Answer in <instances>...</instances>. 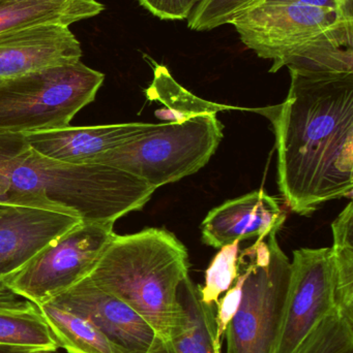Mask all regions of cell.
Returning a JSON list of instances; mask_svg holds the SVG:
<instances>
[{
  "mask_svg": "<svg viewBox=\"0 0 353 353\" xmlns=\"http://www.w3.org/2000/svg\"><path fill=\"white\" fill-rule=\"evenodd\" d=\"M289 72L285 101L260 111L275 130L280 192L292 211L307 216L352 196L353 72Z\"/></svg>",
  "mask_w": 353,
  "mask_h": 353,
  "instance_id": "obj_1",
  "label": "cell"
},
{
  "mask_svg": "<svg viewBox=\"0 0 353 353\" xmlns=\"http://www.w3.org/2000/svg\"><path fill=\"white\" fill-rule=\"evenodd\" d=\"M155 187L103 163H68L29 148L19 157L3 203L50 210L81 223H115L142 209Z\"/></svg>",
  "mask_w": 353,
  "mask_h": 353,
  "instance_id": "obj_2",
  "label": "cell"
},
{
  "mask_svg": "<svg viewBox=\"0 0 353 353\" xmlns=\"http://www.w3.org/2000/svg\"><path fill=\"white\" fill-rule=\"evenodd\" d=\"M188 275L186 247L172 232L151 228L115 234L88 277L132 307L158 337L169 341L186 321L178 288Z\"/></svg>",
  "mask_w": 353,
  "mask_h": 353,
  "instance_id": "obj_3",
  "label": "cell"
},
{
  "mask_svg": "<svg viewBox=\"0 0 353 353\" xmlns=\"http://www.w3.org/2000/svg\"><path fill=\"white\" fill-rule=\"evenodd\" d=\"M257 239L240 252L244 276L242 300L226 330V353H276L289 292L292 261L280 247L277 232Z\"/></svg>",
  "mask_w": 353,
  "mask_h": 353,
  "instance_id": "obj_4",
  "label": "cell"
},
{
  "mask_svg": "<svg viewBox=\"0 0 353 353\" xmlns=\"http://www.w3.org/2000/svg\"><path fill=\"white\" fill-rule=\"evenodd\" d=\"M105 76L82 61L0 81V132H26L70 125L93 103Z\"/></svg>",
  "mask_w": 353,
  "mask_h": 353,
  "instance_id": "obj_5",
  "label": "cell"
},
{
  "mask_svg": "<svg viewBox=\"0 0 353 353\" xmlns=\"http://www.w3.org/2000/svg\"><path fill=\"white\" fill-rule=\"evenodd\" d=\"M218 112L182 121L161 123L153 134L114 149L93 163H103L138 176L155 189L202 169L223 139Z\"/></svg>",
  "mask_w": 353,
  "mask_h": 353,
  "instance_id": "obj_6",
  "label": "cell"
},
{
  "mask_svg": "<svg viewBox=\"0 0 353 353\" xmlns=\"http://www.w3.org/2000/svg\"><path fill=\"white\" fill-rule=\"evenodd\" d=\"M230 24L240 41L273 64L321 45L353 48V17L298 2H261Z\"/></svg>",
  "mask_w": 353,
  "mask_h": 353,
  "instance_id": "obj_7",
  "label": "cell"
},
{
  "mask_svg": "<svg viewBox=\"0 0 353 353\" xmlns=\"http://www.w3.org/2000/svg\"><path fill=\"white\" fill-rule=\"evenodd\" d=\"M112 223H79L4 278L15 294L35 305L53 299L90 275L115 236Z\"/></svg>",
  "mask_w": 353,
  "mask_h": 353,
  "instance_id": "obj_8",
  "label": "cell"
},
{
  "mask_svg": "<svg viewBox=\"0 0 353 353\" xmlns=\"http://www.w3.org/2000/svg\"><path fill=\"white\" fill-rule=\"evenodd\" d=\"M331 248L294 251L289 292L276 353H294L313 327L335 311Z\"/></svg>",
  "mask_w": 353,
  "mask_h": 353,
  "instance_id": "obj_9",
  "label": "cell"
},
{
  "mask_svg": "<svg viewBox=\"0 0 353 353\" xmlns=\"http://www.w3.org/2000/svg\"><path fill=\"white\" fill-rule=\"evenodd\" d=\"M48 302L88 319L126 353L144 352L158 338L155 330L132 307L97 288L89 277Z\"/></svg>",
  "mask_w": 353,
  "mask_h": 353,
  "instance_id": "obj_10",
  "label": "cell"
},
{
  "mask_svg": "<svg viewBox=\"0 0 353 353\" xmlns=\"http://www.w3.org/2000/svg\"><path fill=\"white\" fill-rule=\"evenodd\" d=\"M161 124L120 123L97 126H64L26 132L29 148L54 161L93 163L99 157L153 134Z\"/></svg>",
  "mask_w": 353,
  "mask_h": 353,
  "instance_id": "obj_11",
  "label": "cell"
},
{
  "mask_svg": "<svg viewBox=\"0 0 353 353\" xmlns=\"http://www.w3.org/2000/svg\"><path fill=\"white\" fill-rule=\"evenodd\" d=\"M82 49L70 26L44 24L0 34V81L79 62Z\"/></svg>",
  "mask_w": 353,
  "mask_h": 353,
  "instance_id": "obj_12",
  "label": "cell"
},
{
  "mask_svg": "<svg viewBox=\"0 0 353 353\" xmlns=\"http://www.w3.org/2000/svg\"><path fill=\"white\" fill-rule=\"evenodd\" d=\"M80 220L50 210L0 203V279L26 265Z\"/></svg>",
  "mask_w": 353,
  "mask_h": 353,
  "instance_id": "obj_13",
  "label": "cell"
},
{
  "mask_svg": "<svg viewBox=\"0 0 353 353\" xmlns=\"http://www.w3.org/2000/svg\"><path fill=\"white\" fill-rule=\"evenodd\" d=\"M284 221L277 199L260 189L211 210L201 223L202 242L221 248L236 241L265 239L279 232Z\"/></svg>",
  "mask_w": 353,
  "mask_h": 353,
  "instance_id": "obj_14",
  "label": "cell"
},
{
  "mask_svg": "<svg viewBox=\"0 0 353 353\" xmlns=\"http://www.w3.org/2000/svg\"><path fill=\"white\" fill-rule=\"evenodd\" d=\"M104 8L97 0L0 1V34L37 25L70 26L97 16Z\"/></svg>",
  "mask_w": 353,
  "mask_h": 353,
  "instance_id": "obj_15",
  "label": "cell"
},
{
  "mask_svg": "<svg viewBox=\"0 0 353 353\" xmlns=\"http://www.w3.org/2000/svg\"><path fill=\"white\" fill-rule=\"evenodd\" d=\"M0 346L30 350L59 348L39 307L8 288L0 292Z\"/></svg>",
  "mask_w": 353,
  "mask_h": 353,
  "instance_id": "obj_16",
  "label": "cell"
},
{
  "mask_svg": "<svg viewBox=\"0 0 353 353\" xmlns=\"http://www.w3.org/2000/svg\"><path fill=\"white\" fill-rule=\"evenodd\" d=\"M178 301L184 308V327L171 339L174 353H223L216 340V306L201 301L198 285L187 276L178 288Z\"/></svg>",
  "mask_w": 353,
  "mask_h": 353,
  "instance_id": "obj_17",
  "label": "cell"
},
{
  "mask_svg": "<svg viewBox=\"0 0 353 353\" xmlns=\"http://www.w3.org/2000/svg\"><path fill=\"white\" fill-rule=\"evenodd\" d=\"M57 342L68 353H126L88 319L53 303L37 305Z\"/></svg>",
  "mask_w": 353,
  "mask_h": 353,
  "instance_id": "obj_18",
  "label": "cell"
},
{
  "mask_svg": "<svg viewBox=\"0 0 353 353\" xmlns=\"http://www.w3.org/2000/svg\"><path fill=\"white\" fill-rule=\"evenodd\" d=\"M145 59L149 60L153 72V82L145 90V95L149 101H159L163 105L155 113V117L163 123L182 121L205 112L236 109L196 97L178 84L165 65L157 63L149 56H145Z\"/></svg>",
  "mask_w": 353,
  "mask_h": 353,
  "instance_id": "obj_19",
  "label": "cell"
},
{
  "mask_svg": "<svg viewBox=\"0 0 353 353\" xmlns=\"http://www.w3.org/2000/svg\"><path fill=\"white\" fill-rule=\"evenodd\" d=\"M334 296L338 314L353 321V203L332 224Z\"/></svg>",
  "mask_w": 353,
  "mask_h": 353,
  "instance_id": "obj_20",
  "label": "cell"
},
{
  "mask_svg": "<svg viewBox=\"0 0 353 353\" xmlns=\"http://www.w3.org/2000/svg\"><path fill=\"white\" fill-rule=\"evenodd\" d=\"M284 66L289 70L309 74L352 72L353 48H341L334 45L309 48L273 64L269 72H278Z\"/></svg>",
  "mask_w": 353,
  "mask_h": 353,
  "instance_id": "obj_21",
  "label": "cell"
},
{
  "mask_svg": "<svg viewBox=\"0 0 353 353\" xmlns=\"http://www.w3.org/2000/svg\"><path fill=\"white\" fill-rule=\"evenodd\" d=\"M294 353H353V321L333 311L313 327Z\"/></svg>",
  "mask_w": 353,
  "mask_h": 353,
  "instance_id": "obj_22",
  "label": "cell"
},
{
  "mask_svg": "<svg viewBox=\"0 0 353 353\" xmlns=\"http://www.w3.org/2000/svg\"><path fill=\"white\" fill-rule=\"evenodd\" d=\"M240 241L221 247L205 272L204 286H199L201 301L211 306H217L220 296L227 292L238 276V261Z\"/></svg>",
  "mask_w": 353,
  "mask_h": 353,
  "instance_id": "obj_23",
  "label": "cell"
},
{
  "mask_svg": "<svg viewBox=\"0 0 353 353\" xmlns=\"http://www.w3.org/2000/svg\"><path fill=\"white\" fill-rule=\"evenodd\" d=\"M263 0H202L188 19L189 28L209 31L230 24L247 10Z\"/></svg>",
  "mask_w": 353,
  "mask_h": 353,
  "instance_id": "obj_24",
  "label": "cell"
},
{
  "mask_svg": "<svg viewBox=\"0 0 353 353\" xmlns=\"http://www.w3.org/2000/svg\"><path fill=\"white\" fill-rule=\"evenodd\" d=\"M28 147L24 134L0 132V203L10 190L15 165Z\"/></svg>",
  "mask_w": 353,
  "mask_h": 353,
  "instance_id": "obj_25",
  "label": "cell"
},
{
  "mask_svg": "<svg viewBox=\"0 0 353 353\" xmlns=\"http://www.w3.org/2000/svg\"><path fill=\"white\" fill-rule=\"evenodd\" d=\"M242 283H244V276L238 272V278L233 285L226 292L225 296L219 300L216 306V340L221 346H223L228 325L240 307Z\"/></svg>",
  "mask_w": 353,
  "mask_h": 353,
  "instance_id": "obj_26",
  "label": "cell"
},
{
  "mask_svg": "<svg viewBox=\"0 0 353 353\" xmlns=\"http://www.w3.org/2000/svg\"><path fill=\"white\" fill-rule=\"evenodd\" d=\"M139 3L161 20L189 19L202 0H138Z\"/></svg>",
  "mask_w": 353,
  "mask_h": 353,
  "instance_id": "obj_27",
  "label": "cell"
},
{
  "mask_svg": "<svg viewBox=\"0 0 353 353\" xmlns=\"http://www.w3.org/2000/svg\"><path fill=\"white\" fill-rule=\"evenodd\" d=\"M298 2L331 8L346 16L353 17V0H263V2ZM261 3V2H260Z\"/></svg>",
  "mask_w": 353,
  "mask_h": 353,
  "instance_id": "obj_28",
  "label": "cell"
},
{
  "mask_svg": "<svg viewBox=\"0 0 353 353\" xmlns=\"http://www.w3.org/2000/svg\"><path fill=\"white\" fill-rule=\"evenodd\" d=\"M136 353H174V352L171 345H170L169 341H165V340L158 337L151 347L147 348L144 352Z\"/></svg>",
  "mask_w": 353,
  "mask_h": 353,
  "instance_id": "obj_29",
  "label": "cell"
},
{
  "mask_svg": "<svg viewBox=\"0 0 353 353\" xmlns=\"http://www.w3.org/2000/svg\"><path fill=\"white\" fill-rule=\"evenodd\" d=\"M33 350L25 348L10 347V346H0V353H31Z\"/></svg>",
  "mask_w": 353,
  "mask_h": 353,
  "instance_id": "obj_30",
  "label": "cell"
},
{
  "mask_svg": "<svg viewBox=\"0 0 353 353\" xmlns=\"http://www.w3.org/2000/svg\"><path fill=\"white\" fill-rule=\"evenodd\" d=\"M31 353H58L57 350H33Z\"/></svg>",
  "mask_w": 353,
  "mask_h": 353,
  "instance_id": "obj_31",
  "label": "cell"
},
{
  "mask_svg": "<svg viewBox=\"0 0 353 353\" xmlns=\"http://www.w3.org/2000/svg\"><path fill=\"white\" fill-rule=\"evenodd\" d=\"M6 284L3 283V280L0 279V292H1V290H6Z\"/></svg>",
  "mask_w": 353,
  "mask_h": 353,
  "instance_id": "obj_32",
  "label": "cell"
},
{
  "mask_svg": "<svg viewBox=\"0 0 353 353\" xmlns=\"http://www.w3.org/2000/svg\"><path fill=\"white\" fill-rule=\"evenodd\" d=\"M0 1H25V0H0Z\"/></svg>",
  "mask_w": 353,
  "mask_h": 353,
  "instance_id": "obj_33",
  "label": "cell"
}]
</instances>
